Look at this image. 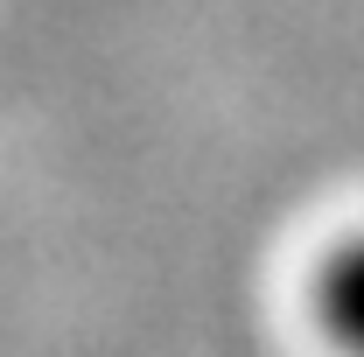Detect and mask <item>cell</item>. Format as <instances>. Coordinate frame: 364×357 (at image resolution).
Segmentation results:
<instances>
[{
  "label": "cell",
  "instance_id": "obj_1",
  "mask_svg": "<svg viewBox=\"0 0 364 357\" xmlns=\"http://www.w3.org/2000/svg\"><path fill=\"white\" fill-rule=\"evenodd\" d=\"M309 315L336 357H364V231L336 238L309 273Z\"/></svg>",
  "mask_w": 364,
  "mask_h": 357
}]
</instances>
